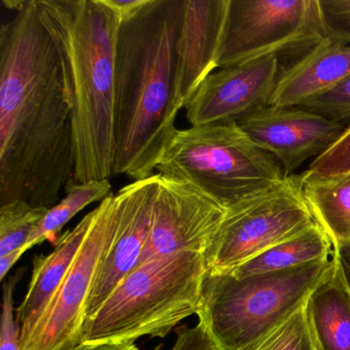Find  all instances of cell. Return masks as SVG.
Returning a JSON list of instances; mask_svg holds the SVG:
<instances>
[{
    "label": "cell",
    "instance_id": "cell-1",
    "mask_svg": "<svg viewBox=\"0 0 350 350\" xmlns=\"http://www.w3.org/2000/svg\"><path fill=\"white\" fill-rule=\"evenodd\" d=\"M3 5L16 15L0 29V206L51 208L75 184L62 62L38 0Z\"/></svg>",
    "mask_w": 350,
    "mask_h": 350
},
{
    "label": "cell",
    "instance_id": "cell-2",
    "mask_svg": "<svg viewBox=\"0 0 350 350\" xmlns=\"http://www.w3.org/2000/svg\"><path fill=\"white\" fill-rule=\"evenodd\" d=\"M184 0H148L122 20L116 50L114 176L153 172L175 136L178 40Z\"/></svg>",
    "mask_w": 350,
    "mask_h": 350
},
{
    "label": "cell",
    "instance_id": "cell-3",
    "mask_svg": "<svg viewBox=\"0 0 350 350\" xmlns=\"http://www.w3.org/2000/svg\"><path fill=\"white\" fill-rule=\"evenodd\" d=\"M62 62L72 118L75 183L114 176L116 50L122 19L103 0H38Z\"/></svg>",
    "mask_w": 350,
    "mask_h": 350
},
{
    "label": "cell",
    "instance_id": "cell-4",
    "mask_svg": "<svg viewBox=\"0 0 350 350\" xmlns=\"http://www.w3.org/2000/svg\"><path fill=\"white\" fill-rule=\"evenodd\" d=\"M206 272L204 254L192 252L137 266L85 321L81 342L165 337L183 319L198 315Z\"/></svg>",
    "mask_w": 350,
    "mask_h": 350
},
{
    "label": "cell",
    "instance_id": "cell-5",
    "mask_svg": "<svg viewBox=\"0 0 350 350\" xmlns=\"http://www.w3.org/2000/svg\"><path fill=\"white\" fill-rule=\"evenodd\" d=\"M334 255L271 273L206 272L198 323L214 350H243L304 306L334 265Z\"/></svg>",
    "mask_w": 350,
    "mask_h": 350
},
{
    "label": "cell",
    "instance_id": "cell-6",
    "mask_svg": "<svg viewBox=\"0 0 350 350\" xmlns=\"http://www.w3.org/2000/svg\"><path fill=\"white\" fill-rule=\"evenodd\" d=\"M157 171L165 179L191 185L227 210L286 178L278 161L237 122L177 130Z\"/></svg>",
    "mask_w": 350,
    "mask_h": 350
},
{
    "label": "cell",
    "instance_id": "cell-7",
    "mask_svg": "<svg viewBox=\"0 0 350 350\" xmlns=\"http://www.w3.org/2000/svg\"><path fill=\"white\" fill-rule=\"evenodd\" d=\"M302 176L280 184L227 210L220 230L204 254L208 272L230 271L315 224Z\"/></svg>",
    "mask_w": 350,
    "mask_h": 350
},
{
    "label": "cell",
    "instance_id": "cell-8",
    "mask_svg": "<svg viewBox=\"0 0 350 350\" xmlns=\"http://www.w3.org/2000/svg\"><path fill=\"white\" fill-rule=\"evenodd\" d=\"M323 38L319 0H228L217 67L269 55L296 62Z\"/></svg>",
    "mask_w": 350,
    "mask_h": 350
},
{
    "label": "cell",
    "instance_id": "cell-9",
    "mask_svg": "<svg viewBox=\"0 0 350 350\" xmlns=\"http://www.w3.org/2000/svg\"><path fill=\"white\" fill-rule=\"evenodd\" d=\"M96 211L79 253L33 329L21 342L22 350H68L81 343L92 286L118 229L116 196L110 194Z\"/></svg>",
    "mask_w": 350,
    "mask_h": 350
},
{
    "label": "cell",
    "instance_id": "cell-10",
    "mask_svg": "<svg viewBox=\"0 0 350 350\" xmlns=\"http://www.w3.org/2000/svg\"><path fill=\"white\" fill-rule=\"evenodd\" d=\"M226 214V208L196 188L161 176L152 226L139 265L184 252L204 255Z\"/></svg>",
    "mask_w": 350,
    "mask_h": 350
},
{
    "label": "cell",
    "instance_id": "cell-11",
    "mask_svg": "<svg viewBox=\"0 0 350 350\" xmlns=\"http://www.w3.org/2000/svg\"><path fill=\"white\" fill-rule=\"evenodd\" d=\"M276 55L220 68L208 75L186 104L191 126L239 122L269 107L280 77Z\"/></svg>",
    "mask_w": 350,
    "mask_h": 350
},
{
    "label": "cell",
    "instance_id": "cell-12",
    "mask_svg": "<svg viewBox=\"0 0 350 350\" xmlns=\"http://www.w3.org/2000/svg\"><path fill=\"white\" fill-rule=\"evenodd\" d=\"M161 176L133 182L116 194V237L98 267L85 306V321L103 304L118 284L140 263L152 226Z\"/></svg>",
    "mask_w": 350,
    "mask_h": 350
},
{
    "label": "cell",
    "instance_id": "cell-13",
    "mask_svg": "<svg viewBox=\"0 0 350 350\" xmlns=\"http://www.w3.org/2000/svg\"><path fill=\"white\" fill-rule=\"evenodd\" d=\"M237 124L278 161L286 177L309 159L323 154L346 129L342 122L301 107H268Z\"/></svg>",
    "mask_w": 350,
    "mask_h": 350
},
{
    "label": "cell",
    "instance_id": "cell-14",
    "mask_svg": "<svg viewBox=\"0 0 350 350\" xmlns=\"http://www.w3.org/2000/svg\"><path fill=\"white\" fill-rule=\"evenodd\" d=\"M228 0H184L178 40L177 101L184 108L217 67Z\"/></svg>",
    "mask_w": 350,
    "mask_h": 350
},
{
    "label": "cell",
    "instance_id": "cell-15",
    "mask_svg": "<svg viewBox=\"0 0 350 350\" xmlns=\"http://www.w3.org/2000/svg\"><path fill=\"white\" fill-rule=\"evenodd\" d=\"M348 77L350 46L323 38L284 68L269 107H300L305 102L327 93Z\"/></svg>",
    "mask_w": 350,
    "mask_h": 350
},
{
    "label": "cell",
    "instance_id": "cell-16",
    "mask_svg": "<svg viewBox=\"0 0 350 350\" xmlns=\"http://www.w3.org/2000/svg\"><path fill=\"white\" fill-rule=\"evenodd\" d=\"M96 208L81 222L59 237L49 255L36 256L27 293L16 309V319L21 325V342L27 338L49 301L56 292L83 245L96 217Z\"/></svg>",
    "mask_w": 350,
    "mask_h": 350
},
{
    "label": "cell",
    "instance_id": "cell-17",
    "mask_svg": "<svg viewBox=\"0 0 350 350\" xmlns=\"http://www.w3.org/2000/svg\"><path fill=\"white\" fill-rule=\"evenodd\" d=\"M314 350H350V294L335 262L304 304Z\"/></svg>",
    "mask_w": 350,
    "mask_h": 350
},
{
    "label": "cell",
    "instance_id": "cell-18",
    "mask_svg": "<svg viewBox=\"0 0 350 350\" xmlns=\"http://www.w3.org/2000/svg\"><path fill=\"white\" fill-rule=\"evenodd\" d=\"M334 243L317 223L230 270L237 276L271 273L306 265L334 255Z\"/></svg>",
    "mask_w": 350,
    "mask_h": 350
},
{
    "label": "cell",
    "instance_id": "cell-19",
    "mask_svg": "<svg viewBox=\"0 0 350 350\" xmlns=\"http://www.w3.org/2000/svg\"><path fill=\"white\" fill-rule=\"evenodd\" d=\"M303 184L315 221L334 245L350 241V179L335 183Z\"/></svg>",
    "mask_w": 350,
    "mask_h": 350
},
{
    "label": "cell",
    "instance_id": "cell-20",
    "mask_svg": "<svg viewBox=\"0 0 350 350\" xmlns=\"http://www.w3.org/2000/svg\"><path fill=\"white\" fill-rule=\"evenodd\" d=\"M111 189L109 180L73 184L67 190L66 196L56 206L49 208L27 243L24 245L23 251L26 253L28 250L44 241H52L55 245L60 237H58L59 233L73 217L90 204L103 202L112 194Z\"/></svg>",
    "mask_w": 350,
    "mask_h": 350
},
{
    "label": "cell",
    "instance_id": "cell-21",
    "mask_svg": "<svg viewBox=\"0 0 350 350\" xmlns=\"http://www.w3.org/2000/svg\"><path fill=\"white\" fill-rule=\"evenodd\" d=\"M48 210L31 206L23 200H15L0 206V257L23 250Z\"/></svg>",
    "mask_w": 350,
    "mask_h": 350
},
{
    "label": "cell",
    "instance_id": "cell-22",
    "mask_svg": "<svg viewBox=\"0 0 350 350\" xmlns=\"http://www.w3.org/2000/svg\"><path fill=\"white\" fill-rule=\"evenodd\" d=\"M303 183H335L350 179V124L302 174Z\"/></svg>",
    "mask_w": 350,
    "mask_h": 350
},
{
    "label": "cell",
    "instance_id": "cell-23",
    "mask_svg": "<svg viewBox=\"0 0 350 350\" xmlns=\"http://www.w3.org/2000/svg\"><path fill=\"white\" fill-rule=\"evenodd\" d=\"M243 350H314L304 306Z\"/></svg>",
    "mask_w": 350,
    "mask_h": 350
},
{
    "label": "cell",
    "instance_id": "cell-24",
    "mask_svg": "<svg viewBox=\"0 0 350 350\" xmlns=\"http://www.w3.org/2000/svg\"><path fill=\"white\" fill-rule=\"evenodd\" d=\"M303 109L325 116L334 122L350 120V77L327 93L313 98L300 106Z\"/></svg>",
    "mask_w": 350,
    "mask_h": 350
},
{
    "label": "cell",
    "instance_id": "cell-25",
    "mask_svg": "<svg viewBox=\"0 0 350 350\" xmlns=\"http://www.w3.org/2000/svg\"><path fill=\"white\" fill-rule=\"evenodd\" d=\"M325 38L350 46V0H319Z\"/></svg>",
    "mask_w": 350,
    "mask_h": 350
},
{
    "label": "cell",
    "instance_id": "cell-26",
    "mask_svg": "<svg viewBox=\"0 0 350 350\" xmlns=\"http://www.w3.org/2000/svg\"><path fill=\"white\" fill-rule=\"evenodd\" d=\"M23 272L24 269H20L7 282H3V313L0 323V350H22L21 325L18 323L14 314V292Z\"/></svg>",
    "mask_w": 350,
    "mask_h": 350
},
{
    "label": "cell",
    "instance_id": "cell-27",
    "mask_svg": "<svg viewBox=\"0 0 350 350\" xmlns=\"http://www.w3.org/2000/svg\"><path fill=\"white\" fill-rule=\"evenodd\" d=\"M161 344L153 350H161ZM172 350H214L208 334L200 323L189 327H178L177 339Z\"/></svg>",
    "mask_w": 350,
    "mask_h": 350
},
{
    "label": "cell",
    "instance_id": "cell-28",
    "mask_svg": "<svg viewBox=\"0 0 350 350\" xmlns=\"http://www.w3.org/2000/svg\"><path fill=\"white\" fill-rule=\"evenodd\" d=\"M334 249L336 267L350 294V241H339Z\"/></svg>",
    "mask_w": 350,
    "mask_h": 350
},
{
    "label": "cell",
    "instance_id": "cell-29",
    "mask_svg": "<svg viewBox=\"0 0 350 350\" xmlns=\"http://www.w3.org/2000/svg\"><path fill=\"white\" fill-rule=\"evenodd\" d=\"M103 1L120 16L122 21L134 15L137 11L148 3V0H103Z\"/></svg>",
    "mask_w": 350,
    "mask_h": 350
},
{
    "label": "cell",
    "instance_id": "cell-30",
    "mask_svg": "<svg viewBox=\"0 0 350 350\" xmlns=\"http://www.w3.org/2000/svg\"><path fill=\"white\" fill-rule=\"evenodd\" d=\"M68 350H139L135 343H111V342H81Z\"/></svg>",
    "mask_w": 350,
    "mask_h": 350
},
{
    "label": "cell",
    "instance_id": "cell-31",
    "mask_svg": "<svg viewBox=\"0 0 350 350\" xmlns=\"http://www.w3.org/2000/svg\"><path fill=\"white\" fill-rule=\"evenodd\" d=\"M23 254H25L23 250L20 249L14 252V253L5 256V257H0V280L3 282L5 280V278L9 274L10 270L17 263L18 260L22 257Z\"/></svg>",
    "mask_w": 350,
    "mask_h": 350
}]
</instances>
